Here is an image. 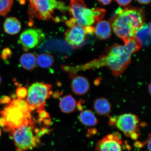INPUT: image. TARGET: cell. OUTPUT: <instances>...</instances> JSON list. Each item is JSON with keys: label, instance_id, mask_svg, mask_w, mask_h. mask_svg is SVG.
I'll use <instances>...</instances> for the list:
<instances>
[{"label": "cell", "instance_id": "cell-26", "mask_svg": "<svg viewBox=\"0 0 151 151\" xmlns=\"http://www.w3.org/2000/svg\"><path fill=\"white\" fill-rule=\"evenodd\" d=\"M97 131L96 129H91L88 130L87 133V136L88 137L91 136V135L95 134L97 133Z\"/></svg>", "mask_w": 151, "mask_h": 151}, {"label": "cell", "instance_id": "cell-7", "mask_svg": "<svg viewBox=\"0 0 151 151\" xmlns=\"http://www.w3.org/2000/svg\"><path fill=\"white\" fill-rule=\"evenodd\" d=\"M51 85L43 82L35 83L28 89L26 102L32 110L45 109L47 99L52 93Z\"/></svg>", "mask_w": 151, "mask_h": 151}, {"label": "cell", "instance_id": "cell-29", "mask_svg": "<svg viewBox=\"0 0 151 151\" xmlns=\"http://www.w3.org/2000/svg\"><path fill=\"white\" fill-rule=\"evenodd\" d=\"M138 2L142 4H148L150 3L151 0H137Z\"/></svg>", "mask_w": 151, "mask_h": 151}, {"label": "cell", "instance_id": "cell-28", "mask_svg": "<svg viewBox=\"0 0 151 151\" xmlns=\"http://www.w3.org/2000/svg\"><path fill=\"white\" fill-rule=\"evenodd\" d=\"M139 135V134L137 132H134L130 135V137H131L132 139L136 140L138 138Z\"/></svg>", "mask_w": 151, "mask_h": 151}, {"label": "cell", "instance_id": "cell-3", "mask_svg": "<svg viewBox=\"0 0 151 151\" xmlns=\"http://www.w3.org/2000/svg\"><path fill=\"white\" fill-rule=\"evenodd\" d=\"M32 109L23 100L15 99L0 111V126L5 131H11L24 124L33 122Z\"/></svg>", "mask_w": 151, "mask_h": 151}, {"label": "cell", "instance_id": "cell-8", "mask_svg": "<svg viewBox=\"0 0 151 151\" xmlns=\"http://www.w3.org/2000/svg\"><path fill=\"white\" fill-rule=\"evenodd\" d=\"M45 39V33L42 30L37 28H30L21 34L19 42L23 50L27 51L40 44Z\"/></svg>", "mask_w": 151, "mask_h": 151}, {"label": "cell", "instance_id": "cell-20", "mask_svg": "<svg viewBox=\"0 0 151 151\" xmlns=\"http://www.w3.org/2000/svg\"><path fill=\"white\" fill-rule=\"evenodd\" d=\"M54 62L53 56L47 53L40 54L37 57V62L41 68H48L51 67Z\"/></svg>", "mask_w": 151, "mask_h": 151}, {"label": "cell", "instance_id": "cell-15", "mask_svg": "<svg viewBox=\"0 0 151 151\" xmlns=\"http://www.w3.org/2000/svg\"><path fill=\"white\" fill-rule=\"evenodd\" d=\"M4 28L6 33L15 35L20 31L21 24L17 19L11 17L6 19L4 24Z\"/></svg>", "mask_w": 151, "mask_h": 151}, {"label": "cell", "instance_id": "cell-30", "mask_svg": "<svg viewBox=\"0 0 151 151\" xmlns=\"http://www.w3.org/2000/svg\"><path fill=\"white\" fill-rule=\"evenodd\" d=\"M145 142H146V144H147L148 150L149 151H151V137L150 135V136L148 138V139H147V140Z\"/></svg>", "mask_w": 151, "mask_h": 151}, {"label": "cell", "instance_id": "cell-14", "mask_svg": "<svg viewBox=\"0 0 151 151\" xmlns=\"http://www.w3.org/2000/svg\"><path fill=\"white\" fill-rule=\"evenodd\" d=\"M94 110L98 114L106 116L111 111V105L108 100L104 98L96 99L93 103Z\"/></svg>", "mask_w": 151, "mask_h": 151}, {"label": "cell", "instance_id": "cell-21", "mask_svg": "<svg viewBox=\"0 0 151 151\" xmlns=\"http://www.w3.org/2000/svg\"><path fill=\"white\" fill-rule=\"evenodd\" d=\"M14 0H0V16H5L10 11Z\"/></svg>", "mask_w": 151, "mask_h": 151}, {"label": "cell", "instance_id": "cell-17", "mask_svg": "<svg viewBox=\"0 0 151 151\" xmlns=\"http://www.w3.org/2000/svg\"><path fill=\"white\" fill-rule=\"evenodd\" d=\"M20 62L22 67L26 70H33L37 65L36 57L32 53L24 54L21 56Z\"/></svg>", "mask_w": 151, "mask_h": 151}, {"label": "cell", "instance_id": "cell-25", "mask_svg": "<svg viewBox=\"0 0 151 151\" xmlns=\"http://www.w3.org/2000/svg\"><path fill=\"white\" fill-rule=\"evenodd\" d=\"M11 101V98L7 96H3L0 99V103L8 104Z\"/></svg>", "mask_w": 151, "mask_h": 151}, {"label": "cell", "instance_id": "cell-6", "mask_svg": "<svg viewBox=\"0 0 151 151\" xmlns=\"http://www.w3.org/2000/svg\"><path fill=\"white\" fill-rule=\"evenodd\" d=\"M34 122L24 124L10 131V136L17 151L31 150L37 146L39 139L34 134Z\"/></svg>", "mask_w": 151, "mask_h": 151}, {"label": "cell", "instance_id": "cell-33", "mask_svg": "<svg viewBox=\"0 0 151 151\" xmlns=\"http://www.w3.org/2000/svg\"><path fill=\"white\" fill-rule=\"evenodd\" d=\"M1 128H0V137H1Z\"/></svg>", "mask_w": 151, "mask_h": 151}, {"label": "cell", "instance_id": "cell-16", "mask_svg": "<svg viewBox=\"0 0 151 151\" xmlns=\"http://www.w3.org/2000/svg\"><path fill=\"white\" fill-rule=\"evenodd\" d=\"M135 36L145 46L150 45L151 41V24H144L137 32Z\"/></svg>", "mask_w": 151, "mask_h": 151}, {"label": "cell", "instance_id": "cell-32", "mask_svg": "<svg viewBox=\"0 0 151 151\" xmlns=\"http://www.w3.org/2000/svg\"><path fill=\"white\" fill-rule=\"evenodd\" d=\"M151 84H150L149 85V86H148V90H149V92H150V94L151 93Z\"/></svg>", "mask_w": 151, "mask_h": 151}, {"label": "cell", "instance_id": "cell-22", "mask_svg": "<svg viewBox=\"0 0 151 151\" xmlns=\"http://www.w3.org/2000/svg\"><path fill=\"white\" fill-rule=\"evenodd\" d=\"M28 91L24 87H20L16 91V95L18 99H24L27 97Z\"/></svg>", "mask_w": 151, "mask_h": 151}, {"label": "cell", "instance_id": "cell-31", "mask_svg": "<svg viewBox=\"0 0 151 151\" xmlns=\"http://www.w3.org/2000/svg\"><path fill=\"white\" fill-rule=\"evenodd\" d=\"M144 144H145V142L142 143L139 142H137L134 143V146L137 148H142Z\"/></svg>", "mask_w": 151, "mask_h": 151}, {"label": "cell", "instance_id": "cell-4", "mask_svg": "<svg viewBox=\"0 0 151 151\" xmlns=\"http://www.w3.org/2000/svg\"><path fill=\"white\" fill-rule=\"evenodd\" d=\"M69 9L70 14L77 24L85 28L92 27L101 21L106 13L103 9L87 8L83 0H70Z\"/></svg>", "mask_w": 151, "mask_h": 151}, {"label": "cell", "instance_id": "cell-2", "mask_svg": "<svg viewBox=\"0 0 151 151\" xmlns=\"http://www.w3.org/2000/svg\"><path fill=\"white\" fill-rule=\"evenodd\" d=\"M145 20L144 9L129 6L119 8L109 22L114 32L125 44L142 27Z\"/></svg>", "mask_w": 151, "mask_h": 151}, {"label": "cell", "instance_id": "cell-11", "mask_svg": "<svg viewBox=\"0 0 151 151\" xmlns=\"http://www.w3.org/2000/svg\"><path fill=\"white\" fill-rule=\"evenodd\" d=\"M122 143L120 134L115 132L99 141L96 145V151H122Z\"/></svg>", "mask_w": 151, "mask_h": 151}, {"label": "cell", "instance_id": "cell-34", "mask_svg": "<svg viewBox=\"0 0 151 151\" xmlns=\"http://www.w3.org/2000/svg\"><path fill=\"white\" fill-rule=\"evenodd\" d=\"M1 76H0V84H1Z\"/></svg>", "mask_w": 151, "mask_h": 151}, {"label": "cell", "instance_id": "cell-9", "mask_svg": "<svg viewBox=\"0 0 151 151\" xmlns=\"http://www.w3.org/2000/svg\"><path fill=\"white\" fill-rule=\"evenodd\" d=\"M88 34L86 28L76 24L65 31V40L72 48H80L86 41Z\"/></svg>", "mask_w": 151, "mask_h": 151}, {"label": "cell", "instance_id": "cell-24", "mask_svg": "<svg viewBox=\"0 0 151 151\" xmlns=\"http://www.w3.org/2000/svg\"><path fill=\"white\" fill-rule=\"evenodd\" d=\"M121 6L126 7L129 5L132 0H115Z\"/></svg>", "mask_w": 151, "mask_h": 151}, {"label": "cell", "instance_id": "cell-19", "mask_svg": "<svg viewBox=\"0 0 151 151\" xmlns=\"http://www.w3.org/2000/svg\"><path fill=\"white\" fill-rule=\"evenodd\" d=\"M79 119L83 124L87 126H95L98 122L95 115L88 109L82 111L79 116Z\"/></svg>", "mask_w": 151, "mask_h": 151}, {"label": "cell", "instance_id": "cell-12", "mask_svg": "<svg viewBox=\"0 0 151 151\" xmlns=\"http://www.w3.org/2000/svg\"><path fill=\"white\" fill-rule=\"evenodd\" d=\"M73 91L77 95H82L87 93L90 88L89 81L86 77L78 75L73 77L71 83Z\"/></svg>", "mask_w": 151, "mask_h": 151}, {"label": "cell", "instance_id": "cell-5", "mask_svg": "<svg viewBox=\"0 0 151 151\" xmlns=\"http://www.w3.org/2000/svg\"><path fill=\"white\" fill-rule=\"evenodd\" d=\"M29 12L40 20H48L53 19L56 10L65 13L68 10L65 3L57 0H28Z\"/></svg>", "mask_w": 151, "mask_h": 151}, {"label": "cell", "instance_id": "cell-27", "mask_svg": "<svg viewBox=\"0 0 151 151\" xmlns=\"http://www.w3.org/2000/svg\"><path fill=\"white\" fill-rule=\"evenodd\" d=\"M100 3L104 5H108L111 3L112 0H98Z\"/></svg>", "mask_w": 151, "mask_h": 151}, {"label": "cell", "instance_id": "cell-1", "mask_svg": "<svg viewBox=\"0 0 151 151\" xmlns=\"http://www.w3.org/2000/svg\"><path fill=\"white\" fill-rule=\"evenodd\" d=\"M142 45L140 41L134 36L124 45L115 44L109 47L105 55L81 66L78 70H85L106 67L112 71L115 76H119L131 63L132 55L139 50Z\"/></svg>", "mask_w": 151, "mask_h": 151}, {"label": "cell", "instance_id": "cell-23", "mask_svg": "<svg viewBox=\"0 0 151 151\" xmlns=\"http://www.w3.org/2000/svg\"><path fill=\"white\" fill-rule=\"evenodd\" d=\"M12 52L11 51L9 48H5L4 49L2 52L1 56L3 59L6 60L7 59L12 55Z\"/></svg>", "mask_w": 151, "mask_h": 151}, {"label": "cell", "instance_id": "cell-18", "mask_svg": "<svg viewBox=\"0 0 151 151\" xmlns=\"http://www.w3.org/2000/svg\"><path fill=\"white\" fill-rule=\"evenodd\" d=\"M59 106L62 112L69 113L75 110L77 103L72 96L68 95L62 98L60 102Z\"/></svg>", "mask_w": 151, "mask_h": 151}, {"label": "cell", "instance_id": "cell-13", "mask_svg": "<svg viewBox=\"0 0 151 151\" xmlns=\"http://www.w3.org/2000/svg\"><path fill=\"white\" fill-rule=\"evenodd\" d=\"M111 27L109 22L101 20L98 22L94 28V33L98 38L104 40L111 36Z\"/></svg>", "mask_w": 151, "mask_h": 151}, {"label": "cell", "instance_id": "cell-10", "mask_svg": "<svg viewBox=\"0 0 151 151\" xmlns=\"http://www.w3.org/2000/svg\"><path fill=\"white\" fill-rule=\"evenodd\" d=\"M139 121V119L136 116L128 113L119 116L116 119L115 124L116 127L123 132L126 136L130 137L132 133L138 132V124Z\"/></svg>", "mask_w": 151, "mask_h": 151}]
</instances>
